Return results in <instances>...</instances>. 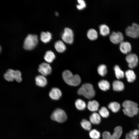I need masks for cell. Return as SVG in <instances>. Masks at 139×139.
I'll return each mask as SVG.
<instances>
[{"label":"cell","instance_id":"484cf974","mask_svg":"<svg viewBox=\"0 0 139 139\" xmlns=\"http://www.w3.org/2000/svg\"><path fill=\"white\" fill-rule=\"evenodd\" d=\"M114 70L117 79H119L124 77L125 74L118 65H115L114 67Z\"/></svg>","mask_w":139,"mask_h":139},{"label":"cell","instance_id":"5b68a950","mask_svg":"<svg viewBox=\"0 0 139 139\" xmlns=\"http://www.w3.org/2000/svg\"><path fill=\"white\" fill-rule=\"evenodd\" d=\"M4 77L8 81H13L14 79L18 82H20L22 81L21 73L19 70L8 69L4 74Z\"/></svg>","mask_w":139,"mask_h":139},{"label":"cell","instance_id":"30bf717a","mask_svg":"<svg viewBox=\"0 0 139 139\" xmlns=\"http://www.w3.org/2000/svg\"><path fill=\"white\" fill-rule=\"evenodd\" d=\"M124 36L122 32L120 31L112 32L109 38L113 43L117 44L123 41Z\"/></svg>","mask_w":139,"mask_h":139},{"label":"cell","instance_id":"4316f807","mask_svg":"<svg viewBox=\"0 0 139 139\" xmlns=\"http://www.w3.org/2000/svg\"><path fill=\"white\" fill-rule=\"evenodd\" d=\"M75 105L76 108L80 110H84L86 106L85 102L80 99H78L75 101Z\"/></svg>","mask_w":139,"mask_h":139},{"label":"cell","instance_id":"9c48e42d","mask_svg":"<svg viewBox=\"0 0 139 139\" xmlns=\"http://www.w3.org/2000/svg\"><path fill=\"white\" fill-rule=\"evenodd\" d=\"M62 38L65 42L70 44H72L73 41V34L72 30L68 28H65Z\"/></svg>","mask_w":139,"mask_h":139},{"label":"cell","instance_id":"603a6c76","mask_svg":"<svg viewBox=\"0 0 139 139\" xmlns=\"http://www.w3.org/2000/svg\"><path fill=\"white\" fill-rule=\"evenodd\" d=\"M98 85L100 89L103 91L108 90L110 87L109 82L105 80H102L99 81L98 83Z\"/></svg>","mask_w":139,"mask_h":139},{"label":"cell","instance_id":"277c9868","mask_svg":"<svg viewBox=\"0 0 139 139\" xmlns=\"http://www.w3.org/2000/svg\"><path fill=\"white\" fill-rule=\"evenodd\" d=\"M38 42L37 36L35 34H28L24 39L23 47L27 50H31L37 46Z\"/></svg>","mask_w":139,"mask_h":139},{"label":"cell","instance_id":"44dd1931","mask_svg":"<svg viewBox=\"0 0 139 139\" xmlns=\"http://www.w3.org/2000/svg\"><path fill=\"white\" fill-rule=\"evenodd\" d=\"M55 58V55L52 51L48 50L47 51L44 56L45 60L48 63L52 62Z\"/></svg>","mask_w":139,"mask_h":139},{"label":"cell","instance_id":"e575fe53","mask_svg":"<svg viewBox=\"0 0 139 139\" xmlns=\"http://www.w3.org/2000/svg\"><path fill=\"white\" fill-rule=\"evenodd\" d=\"M128 134L131 139H138V136L135 135L133 134L132 131H130Z\"/></svg>","mask_w":139,"mask_h":139},{"label":"cell","instance_id":"e0dca14e","mask_svg":"<svg viewBox=\"0 0 139 139\" xmlns=\"http://www.w3.org/2000/svg\"><path fill=\"white\" fill-rule=\"evenodd\" d=\"M113 90L116 91H122L124 88V85L121 81L117 80L114 81L112 84Z\"/></svg>","mask_w":139,"mask_h":139},{"label":"cell","instance_id":"ffe728a7","mask_svg":"<svg viewBox=\"0 0 139 139\" xmlns=\"http://www.w3.org/2000/svg\"><path fill=\"white\" fill-rule=\"evenodd\" d=\"M54 46L56 50L59 53L63 52L66 49L65 45L61 40H58L56 42Z\"/></svg>","mask_w":139,"mask_h":139},{"label":"cell","instance_id":"52a82bcc","mask_svg":"<svg viewBox=\"0 0 139 139\" xmlns=\"http://www.w3.org/2000/svg\"><path fill=\"white\" fill-rule=\"evenodd\" d=\"M125 33L127 36L132 38L139 37V24L133 23L131 25L128 26L126 28Z\"/></svg>","mask_w":139,"mask_h":139},{"label":"cell","instance_id":"2e32d148","mask_svg":"<svg viewBox=\"0 0 139 139\" xmlns=\"http://www.w3.org/2000/svg\"><path fill=\"white\" fill-rule=\"evenodd\" d=\"M89 119L91 123L94 125L99 124L101 121L100 116L96 112H93L90 116Z\"/></svg>","mask_w":139,"mask_h":139},{"label":"cell","instance_id":"9a60e30c","mask_svg":"<svg viewBox=\"0 0 139 139\" xmlns=\"http://www.w3.org/2000/svg\"><path fill=\"white\" fill-rule=\"evenodd\" d=\"M99 105L98 102L95 100L89 101L88 103L87 107L90 111L95 112L99 109Z\"/></svg>","mask_w":139,"mask_h":139},{"label":"cell","instance_id":"f546056e","mask_svg":"<svg viewBox=\"0 0 139 139\" xmlns=\"http://www.w3.org/2000/svg\"><path fill=\"white\" fill-rule=\"evenodd\" d=\"M81 125L82 128L85 130L89 131L91 129V123L86 119L82 120L81 122Z\"/></svg>","mask_w":139,"mask_h":139},{"label":"cell","instance_id":"7a4b0ae2","mask_svg":"<svg viewBox=\"0 0 139 139\" xmlns=\"http://www.w3.org/2000/svg\"><path fill=\"white\" fill-rule=\"evenodd\" d=\"M62 76L64 81L70 85L77 86L81 83V80L80 76L77 74L73 75L69 70H66L63 71Z\"/></svg>","mask_w":139,"mask_h":139},{"label":"cell","instance_id":"f1b7e54d","mask_svg":"<svg viewBox=\"0 0 139 139\" xmlns=\"http://www.w3.org/2000/svg\"><path fill=\"white\" fill-rule=\"evenodd\" d=\"M97 70L99 74L102 76H104L107 74V67L105 65L101 64L99 66Z\"/></svg>","mask_w":139,"mask_h":139},{"label":"cell","instance_id":"7402d4cb","mask_svg":"<svg viewBox=\"0 0 139 139\" xmlns=\"http://www.w3.org/2000/svg\"><path fill=\"white\" fill-rule=\"evenodd\" d=\"M122 132V129L121 126H118L115 127L112 135V139H119L121 137Z\"/></svg>","mask_w":139,"mask_h":139},{"label":"cell","instance_id":"74e56055","mask_svg":"<svg viewBox=\"0 0 139 139\" xmlns=\"http://www.w3.org/2000/svg\"><path fill=\"white\" fill-rule=\"evenodd\" d=\"M55 14L57 16H58V13L57 12H56Z\"/></svg>","mask_w":139,"mask_h":139},{"label":"cell","instance_id":"1f68e13d","mask_svg":"<svg viewBox=\"0 0 139 139\" xmlns=\"http://www.w3.org/2000/svg\"><path fill=\"white\" fill-rule=\"evenodd\" d=\"M99 114L102 117L107 118L109 115V112L107 108L105 107H102L99 111Z\"/></svg>","mask_w":139,"mask_h":139},{"label":"cell","instance_id":"5bb4252c","mask_svg":"<svg viewBox=\"0 0 139 139\" xmlns=\"http://www.w3.org/2000/svg\"><path fill=\"white\" fill-rule=\"evenodd\" d=\"M36 83L37 85L41 87L45 86L47 84V80L45 76L39 75L35 78Z\"/></svg>","mask_w":139,"mask_h":139},{"label":"cell","instance_id":"d6a6232c","mask_svg":"<svg viewBox=\"0 0 139 139\" xmlns=\"http://www.w3.org/2000/svg\"><path fill=\"white\" fill-rule=\"evenodd\" d=\"M79 4L77 5V8L79 10H82L85 8L86 6L85 2L84 0H77Z\"/></svg>","mask_w":139,"mask_h":139},{"label":"cell","instance_id":"4fadbf2b","mask_svg":"<svg viewBox=\"0 0 139 139\" xmlns=\"http://www.w3.org/2000/svg\"><path fill=\"white\" fill-rule=\"evenodd\" d=\"M49 95L52 99L57 100L59 99L61 97L62 92L58 88H52L49 92Z\"/></svg>","mask_w":139,"mask_h":139},{"label":"cell","instance_id":"8992f818","mask_svg":"<svg viewBox=\"0 0 139 139\" xmlns=\"http://www.w3.org/2000/svg\"><path fill=\"white\" fill-rule=\"evenodd\" d=\"M50 117L53 120L59 123H62L66 120L67 116L63 110L59 108H57L53 112Z\"/></svg>","mask_w":139,"mask_h":139},{"label":"cell","instance_id":"836d02e7","mask_svg":"<svg viewBox=\"0 0 139 139\" xmlns=\"http://www.w3.org/2000/svg\"><path fill=\"white\" fill-rule=\"evenodd\" d=\"M102 136L103 139H113L112 135L108 131L104 132L102 134Z\"/></svg>","mask_w":139,"mask_h":139},{"label":"cell","instance_id":"4dcf8cb0","mask_svg":"<svg viewBox=\"0 0 139 139\" xmlns=\"http://www.w3.org/2000/svg\"><path fill=\"white\" fill-rule=\"evenodd\" d=\"M89 135L90 137L92 139H99L100 136L99 132L95 129L90 130Z\"/></svg>","mask_w":139,"mask_h":139},{"label":"cell","instance_id":"3957f363","mask_svg":"<svg viewBox=\"0 0 139 139\" xmlns=\"http://www.w3.org/2000/svg\"><path fill=\"white\" fill-rule=\"evenodd\" d=\"M77 92L79 94L83 95L88 99L93 98L95 94L93 86L89 83H85L82 85Z\"/></svg>","mask_w":139,"mask_h":139},{"label":"cell","instance_id":"8fae6325","mask_svg":"<svg viewBox=\"0 0 139 139\" xmlns=\"http://www.w3.org/2000/svg\"><path fill=\"white\" fill-rule=\"evenodd\" d=\"M38 71L41 75L45 76L51 73V68L48 63H42L39 65Z\"/></svg>","mask_w":139,"mask_h":139},{"label":"cell","instance_id":"d4e9b609","mask_svg":"<svg viewBox=\"0 0 139 139\" xmlns=\"http://www.w3.org/2000/svg\"><path fill=\"white\" fill-rule=\"evenodd\" d=\"M100 32V34L103 36L108 34L110 33V29L109 27L106 24L100 25L99 27Z\"/></svg>","mask_w":139,"mask_h":139},{"label":"cell","instance_id":"d590c367","mask_svg":"<svg viewBox=\"0 0 139 139\" xmlns=\"http://www.w3.org/2000/svg\"><path fill=\"white\" fill-rule=\"evenodd\" d=\"M133 134L135 135L138 136L139 134V130L138 129H135L133 131H132Z\"/></svg>","mask_w":139,"mask_h":139},{"label":"cell","instance_id":"ac0fdd59","mask_svg":"<svg viewBox=\"0 0 139 139\" xmlns=\"http://www.w3.org/2000/svg\"><path fill=\"white\" fill-rule=\"evenodd\" d=\"M51 38V34L48 31L46 32L43 31L41 33L40 39L44 43H46L49 42Z\"/></svg>","mask_w":139,"mask_h":139},{"label":"cell","instance_id":"6da1fadb","mask_svg":"<svg viewBox=\"0 0 139 139\" xmlns=\"http://www.w3.org/2000/svg\"><path fill=\"white\" fill-rule=\"evenodd\" d=\"M122 106L124 108L123 110L124 114L129 117H132L138 113V105L135 102L129 100H126L123 103Z\"/></svg>","mask_w":139,"mask_h":139},{"label":"cell","instance_id":"83f0119b","mask_svg":"<svg viewBox=\"0 0 139 139\" xmlns=\"http://www.w3.org/2000/svg\"><path fill=\"white\" fill-rule=\"evenodd\" d=\"M87 36L91 40H94L97 38L98 33L95 30L91 29L88 31L87 33Z\"/></svg>","mask_w":139,"mask_h":139},{"label":"cell","instance_id":"d6986e66","mask_svg":"<svg viewBox=\"0 0 139 139\" xmlns=\"http://www.w3.org/2000/svg\"><path fill=\"white\" fill-rule=\"evenodd\" d=\"M125 75L127 81L129 82H133L136 78V76L134 72L131 70L126 71L125 72Z\"/></svg>","mask_w":139,"mask_h":139},{"label":"cell","instance_id":"ba28073f","mask_svg":"<svg viewBox=\"0 0 139 139\" xmlns=\"http://www.w3.org/2000/svg\"><path fill=\"white\" fill-rule=\"evenodd\" d=\"M126 59L128 63V66L131 68L135 67L138 63V58L137 55L133 53L128 54L126 57Z\"/></svg>","mask_w":139,"mask_h":139},{"label":"cell","instance_id":"cb8c5ba5","mask_svg":"<svg viewBox=\"0 0 139 139\" xmlns=\"http://www.w3.org/2000/svg\"><path fill=\"white\" fill-rule=\"evenodd\" d=\"M108 108L114 113L118 112L120 110V104L115 102H111L108 105Z\"/></svg>","mask_w":139,"mask_h":139},{"label":"cell","instance_id":"7c38bea8","mask_svg":"<svg viewBox=\"0 0 139 139\" xmlns=\"http://www.w3.org/2000/svg\"><path fill=\"white\" fill-rule=\"evenodd\" d=\"M119 49L123 53L126 54L129 52L132 49L130 43L128 41H123L120 43Z\"/></svg>","mask_w":139,"mask_h":139},{"label":"cell","instance_id":"f35d334b","mask_svg":"<svg viewBox=\"0 0 139 139\" xmlns=\"http://www.w3.org/2000/svg\"><path fill=\"white\" fill-rule=\"evenodd\" d=\"M138 127H139V124H138Z\"/></svg>","mask_w":139,"mask_h":139},{"label":"cell","instance_id":"8d00e7d4","mask_svg":"<svg viewBox=\"0 0 139 139\" xmlns=\"http://www.w3.org/2000/svg\"><path fill=\"white\" fill-rule=\"evenodd\" d=\"M125 139H131L128 135V134H127L126 136Z\"/></svg>","mask_w":139,"mask_h":139}]
</instances>
